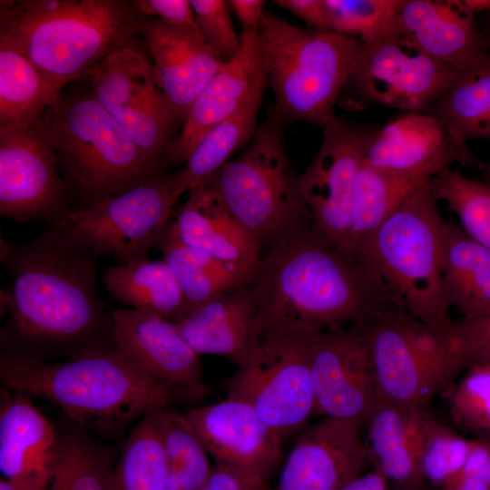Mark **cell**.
<instances>
[{
  "label": "cell",
  "mask_w": 490,
  "mask_h": 490,
  "mask_svg": "<svg viewBox=\"0 0 490 490\" xmlns=\"http://www.w3.org/2000/svg\"><path fill=\"white\" fill-rule=\"evenodd\" d=\"M0 242L9 277L0 356L45 362L116 346L113 309L99 291L100 257L51 228L24 243Z\"/></svg>",
  "instance_id": "1"
},
{
  "label": "cell",
  "mask_w": 490,
  "mask_h": 490,
  "mask_svg": "<svg viewBox=\"0 0 490 490\" xmlns=\"http://www.w3.org/2000/svg\"><path fill=\"white\" fill-rule=\"evenodd\" d=\"M252 285L263 339L363 324L399 304L370 263L311 229L269 249Z\"/></svg>",
  "instance_id": "2"
},
{
  "label": "cell",
  "mask_w": 490,
  "mask_h": 490,
  "mask_svg": "<svg viewBox=\"0 0 490 490\" xmlns=\"http://www.w3.org/2000/svg\"><path fill=\"white\" fill-rule=\"evenodd\" d=\"M0 380L5 388L52 402L73 424L111 440L175 400L117 346L45 362L0 356Z\"/></svg>",
  "instance_id": "3"
},
{
  "label": "cell",
  "mask_w": 490,
  "mask_h": 490,
  "mask_svg": "<svg viewBox=\"0 0 490 490\" xmlns=\"http://www.w3.org/2000/svg\"><path fill=\"white\" fill-rule=\"evenodd\" d=\"M137 0H1L0 39L64 87L142 41Z\"/></svg>",
  "instance_id": "4"
},
{
  "label": "cell",
  "mask_w": 490,
  "mask_h": 490,
  "mask_svg": "<svg viewBox=\"0 0 490 490\" xmlns=\"http://www.w3.org/2000/svg\"><path fill=\"white\" fill-rule=\"evenodd\" d=\"M55 152L70 211H83L160 172L97 99L90 79L61 92L38 120Z\"/></svg>",
  "instance_id": "5"
},
{
  "label": "cell",
  "mask_w": 490,
  "mask_h": 490,
  "mask_svg": "<svg viewBox=\"0 0 490 490\" xmlns=\"http://www.w3.org/2000/svg\"><path fill=\"white\" fill-rule=\"evenodd\" d=\"M258 34L279 116L321 128L338 121L334 107L356 65L359 40L301 28L270 12L264 13Z\"/></svg>",
  "instance_id": "6"
},
{
  "label": "cell",
  "mask_w": 490,
  "mask_h": 490,
  "mask_svg": "<svg viewBox=\"0 0 490 490\" xmlns=\"http://www.w3.org/2000/svg\"><path fill=\"white\" fill-rule=\"evenodd\" d=\"M437 202L429 182L424 184L354 252L377 270L407 311L447 344L453 319L442 283Z\"/></svg>",
  "instance_id": "7"
},
{
  "label": "cell",
  "mask_w": 490,
  "mask_h": 490,
  "mask_svg": "<svg viewBox=\"0 0 490 490\" xmlns=\"http://www.w3.org/2000/svg\"><path fill=\"white\" fill-rule=\"evenodd\" d=\"M286 123L270 105L245 150L208 182L264 250L311 229L299 176L286 150Z\"/></svg>",
  "instance_id": "8"
},
{
  "label": "cell",
  "mask_w": 490,
  "mask_h": 490,
  "mask_svg": "<svg viewBox=\"0 0 490 490\" xmlns=\"http://www.w3.org/2000/svg\"><path fill=\"white\" fill-rule=\"evenodd\" d=\"M184 192L179 170L162 172L94 207L70 211L48 228L82 250L113 257L118 265L148 260Z\"/></svg>",
  "instance_id": "9"
},
{
  "label": "cell",
  "mask_w": 490,
  "mask_h": 490,
  "mask_svg": "<svg viewBox=\"0 0 490 490\" xmlns=\"http://www.w3.org/2000/svg\"><path fill=\"white\" fill-rule=\"evenodd\" d=\"M312 333L276 335L230 377L227 397L250 406L284 441L315 417L310 375Z\"/></svg>",
  "instance_id": "10"
},
{
  "label": "cell",
  "mask_w": 490,
  "mask_h": 490,
  "mask_svg": "<svg viewBox=\"0 0 490 490\" xmlns=\"http://www.w3.org/2000/svg\"><path fill=\"white\" fill-rule=\"evenodd\" d=\"M102 105L161 171L183 120L163 92L143 40L111 54L89 78Z\"/></svg>",
  "instance_id": "11"
},
{
  "label": "cell",
  "mask_w": 490,
  "mask_h": 490,
  "mask_svg": "<svg viewBox=\"0 0 490 490\" xmlns=\"http://www.w3.org/2000/svg\"><path fill=\"white\" fill-rule=\"evenodd\" d=\"M458 74L403 38L359 40V53L344 89L364 103L407 113L424 112Z\"/></svg>",
  "instance_id": "12"
},
{
  "label": "cell",
  "mask_w": 490,
  "mask_h": 490,
  "mask_svg": "<svg viewBox=\"0 0 490 490\" xmlns=\"http://www.w3.org/2000/svg\"><path fill=\"white\" fill-rule=\"evenodd\" d=\"M378 128L338 119L322 128V142L302 175L299 187L313 234L348 250L356 178Z\"/></svg>",
  "instance_id": "13"
},
{
  "label": "cell",
  "mask_w": 490,
  "mask_h": 490,
  "mask_svg": "<svg viewBox=\"0 0 490 490\" xmlns=\"http://www.w3.org/2000/svg\"><path fill=\"white\" fill-rule=\"evenodd\" d=\"M70 208L54 148L39 124L28 129L0 126V214L48 227Z\"/></svg>",
  "instance_id": "14"
},
{
  "label": "cell",
  "mask_w": 490,
  "mask_h": 490,
  "mask_svg": "<svg viewBox=\"0 0 490 490\" xmlns=\"http://www.w3.org/2000/svg\"><path fill=\"white\" fill-rule=\"evenodd\" d=\"M310 375L315 416L365 426L378 393L368 343L358 325L312 333Z\"/></svg>",
  "instance_id": "15"
},
{
  "label": "cell",
  "mask_w": 490,
  "mask_h": 490,
  "mask_svg": "<svg viewBox=\"0 0 490 490\" xmlns=\"http://www.w3.org/2000/svg\"><path fill=\"white\" fill-rule=\"evenodd\" d=\"M185 415L216 464L240 475L255 490H270L284 440L250 406L227 397Z\"/></svg>",
  "instance_id": "16"
},
{
  "label": "cell",
  "mask_w": 490,
  "mask_h": 490,
  "mask_svg": "<svg viewBox=\"0 0 490 490\" xmlns=\"http://www.w3.org/2000/svg\"><path fill=\"white\" fill-rule=\"evenodd\" d=\"M116 346L141 369L168 387L175 400L199 401L209 393L201 356L176 324L133 309H113Z\"/></svg>",
  "instance_id": "17"
},
{
  "label": "cell",
  "mask_w": 490,
  "mask_h": 490,
  "mask_svg": "<svg viewBox=\"0 0 490 490\" xmlns=\"http://www.w3.org/2000/svg\"><path fill=\"white\" fill-rule=\"evenodd\" d=\"M361 430L356 423L331 417L308 426L270 490H341L370 465Z\"/></svg>",
  "instance_id": "18"
},
{
  "label": "cell",
  "mask_w": 490,
  "mask_h": 490,
  "mask_svg": "<svg viewBox=\"0 0 490 490\" xmlns=\"http://www.w3.org/2000/svg\"><path fill=\"white\" fill-rule=\"evenodd\" d=\"M456 162L485 166L434 116L421 112L402 114L379 129L364 158L383 172L420 181H430Z\"/></svg>",
  "instance_id": "19"
},
{
  "label": "cell",
  "mask_w": 490,
  "mask_h": 490,
  "mask_svg": "<svg viewBox=\"0 0 490 490\" xmlns=\"http://www.w3.org/2000/svg\"><path fill=\"white\" fill-rule=\"evenodd\" d=\"M240 49L225 61L191 106L164 166L184 164L193 148L211 128L239 111L267 85L258 31H243Z\"/></svg>",
  "instance_id": "20"
},
{
  "label": "cell",
  "mask_w": 490,
  "mask_h": 490,
  "mask_svg": "<svg viewBox=\"0 0 490 490\" xmlns=\"http://www.w3.org/2000/svg\"><path fill=\"white\" fill-rule=\"evenodd\" d=\"M400 38L458 74L490 58L488 42L462 0H406L398 15Z\"/></svg>",
  "instance_id": "21"
},
{
  "label": "cell",
  "mask_w": 490,
  "mask_h": 490,
  "mask_svg": "<svg viewBox=\"0 0 490 490\" xmlns=\"http://www.w3.org/2000/svg\"><path fill=\"white\" fill-rule=\"evenodd\" d=\"M60 451V432L32 397L3 387L0 470L23 490H47Z\"/></svg>",
  "instance_id": "22"
},
{
  "label": "cell",
  "mask_w": 490,
  "mask_h": 490,
  "mask_svg": "<svg viewBox=\"0 0 490 490\" xmlns=\"http://www.w3.org/2000/svg\"><path fill=\"white\" fill-rule=\"evenodd\" d=\"M200 355L245 364L263 341L262 322L252 281L190 311L175 323Z\"/></svg>",
  "instance_id": "23"
},
{
  "label": "cell",
  "mask_w": 490,
  "mask_h": 490,
  "mask_svg": "<svg viewBox=\"0 0 490 490\" xmlns=\"http://www.w3.org/2000/svg\"><path fill=\"white\" fill-rule=\"evenodd\" d=\"M401 308L396 304L358 325L368 343L378 397L406 409L427 410L438 392L407 341Z\"/></svg>",
  "instance_id": "24"
},
{
  "label": "cell",
  "mask_w": 490,
  "mask_h": 490,
  "mask_svg": "<svg viewBox=\"0 0 490 490\" xmlns=\"http://www.w3.org/2000/svg\"><path fill=\"white\" fill-rule=\"evenodd\" d=\"M163 92L181 118L225 60L205 42L147 16L141 32Z\"/></svg>",
  "instance_id": "25"
},
{
  "label": "cell",
  "mask_w": 490,
  "mask_h": 490,
  "mask_svg": "<svg viewBox=\"0 0 490 490\" xmlns=\"http://www.w3.org/2000/svg\"><path fill=\"white\" fill-rule=\"evenodd\" d=\"M188 193L186 202L170 221L176 237L220 260L256 270L264 250L232 216L216 190L206 183Z\"/></svg>",
  "instance_id": "26"
},
{
  "label": "cell",
  "mask_w": 490,
  "mask_h": 490,
  "mask_svg": "<svg viewBox=\"0 0 490 490\" xmlns=\"http://www.w3.org/2000/svg\"><path fill=\"white\" fill-rule=\"evenodd\" d=\"M428 410V409H427ZM423 411L409 410L378 397L364 426V443L372 468L392 490H421Z\"/></svg>",
  "instance_id": "27"
},
{
  "label": "cell",
  "mask_w": 490,
  "mask_h": 490,
  "mask_svg": "<svg viewBox=\"0 0 490 490\" xmlns=\"http://www.w3.org/2000/svg\"><path fill=\"white\" fill-rule=\"evenodd\" d=\"M441 274L446 299L463 318L490 313V250L453 219L443 220Z\"/></svg>",
  "instance_id": "28"
},
{
  "label": "cell",
  "mask_w": 490,
  "mask_h": 490,
  "mask_svg": "<svg viewBox=\"0 0 490 490\" xmlns=\"http://www.w3.org/2000/svg\"><path fill=\"white\" fill-rule=\"evenodd\" d=\"M102 280L111 297L130 309L174 324L190 312L181 286L164 260L116 264L103 270Z\"/></svg>",
  "instance_id": "29"
},
{
  "label": "cell",
  "mask_w": 490,
  "mask_h": 490,
  "mask_svg": "<svg viewBox=\"0 0 490 490\" xmlns=\"http://www.w3.org/2000/svg\"><path fill=\"white\" fill-rule=\"evenodd\" d=\"M192 309L252 281L255 270L220 260L182 243L170 222L155 241Z\"/></svg>",
  "instance_id": "30"
},
{
  "label": "cell",
  "mask_w": 490,
  "mask_h": 490,
  "mask_svg": "<svg viewBox=\"0 0 490 490\" xmlns=\"http://www.w3.org/2000/svg\"><path fill=\"white\" fill-rule=\"evenodd\" d=\"M64 88L0 39V126L31 128Z\"/></svg>",
  "instance_id": "31"
},
{
  "label": "cell",
  "mask_w": 490,
  "mask_h": 490,
  "mask_svg": "<svg viewBox=\"0 0 490 490\" xmlns=\"http://www.w3.org/2000/svg\"><path fill=\"white\" fill-rule=\"evenodd\" d=\"M429 181L386 173L363 161L353 191L348 250H357L414 191Z\"/></svg>",
  "instance_id": "32"
},
{
  "label": "cell",
  "mask_w": 490,
  "mask_h": 490,
  "mask_svg": "<svg viewBox=\"0 0 490 490\" xmlns=\"http://www.w3.org/2000/svg\"><path fill=\"white\" fill-rule=\"evenodd\" d=\"M263 92L254 94L234 114L208 130L197 142L185 163L179 169L188 192L208 183L258 128Z\"/></svg>",
  "instance_id": "33"
},
{
  "label": "cell",
  "mask_w": 490,
  "mask_h": 490,
  "mask_svg": "<svg viewBox=\"0 0 490 490\" xmlns=\"http://www.w3.org/2000/svg\"><path fill=\"white\" fill-rule=\"evenodd\" d=\"M434 116L459 143L490 139V58L457 78L447 92L424 111Z\"/></svg>",
  "instance_id": "34"
},
{
  "label": "cell",
  "mask_w": 490,
  "mask_h": 490,
  "mask_svg": "<svg viewBox=\"0 0 490 490\" xmlns=\"http://www.w3.org/2000/svg\"><path fill=\"white\" fill-rule=\"evenodd\" d=\"M59 432V456L47 490H113L112 450L72 422Z\"/></svg>",
  "instance_id": "35"
},
{
  "label": "cell",
  "mask_w": 490,
  "mask_h": 490,
  "mask_svg": "<svg viewBox=\"0 0 490 490\" xmlns=\"http://www.w3.org/2000/svg\"><path fill=\"white\" fill-rule=\"evenodd\" d=\"M167 462V490H201L210 475L208 452L185 414L156 411Z\"/></svg>",
  "instance_id": "36"
},
{
  "label": "cell",
  "mask_w": 490,
  "mask_h": 490,
  "mask_svg": "<svg viewBox=\"0 0 490 490\" xmlns=\"http://www.w3.org/2000/svg\"><path fill=\"white\" fill-rule=\"evenodd\" d=\"M113 485V490H167V462L156 411L142 417L131 431L116 460Z\"/></svg>",
  "instance_id": "37"
},
{
  "label": "cell",
  "mask_w": 490,
  "mask_h": 490,
  "mask_svg": "<svg viewBox=\"0 0 490 490\" xmlns=\"http://www.w3.org/2000/svg\"><path fill=\"white\" fill-rule=\"evenodd\" d=\"M429 187L436 201L456 214L465 232L490 250V188L450 167L435 175Z\"/></svg>",
  "instance_id": "38"
},
{
  "label": "cell",
  "mask_w": 490,
  "mask_h": 490,
  "mask_svg": "<svg viewBox=\"0 0 490 490\" xmlns=\"http://www.w3.org/2000/svg\"><path fill=\"white\" fill-rule=\"evenodd\" d=\"M406 0H325L330 31L359 40L397 39Z\"/></svg>",
  "instance_id": "39"
},
{
  "label": "cell",
  "mask_w": 490,
  "mask_h": 490,
  "mask_svg": "<svg viewBox=\"0 0 490 490\" xmlns=\"http://www.w3.org/2000/svg\"><path fill=\"white\" fill-rule=\"evenodd\" d=\"M422 429V475L427 485L442 490L464 466L473 439L460 436L429 410L423 413Z\"/></svg>",
  "instance_id": "40"
},
{
  "label": "cell",
  "mask_w": 490,
  "mask_h": 490,
  "mask_svg": "<svg viewBox=\"0 0 490 490\" xmlns=\"http://www.w3.org/2000/svg\"><path fill=\"white\" fill-rule=\"evenodd\" d=\"M448 392L454 421L475 436L490 434V365H471Z\"/></svg>",
  "instance_id": "41"
},
{
  "label": "cell",
  "mask_w": 490,
  "mask_h": 490,
  "mask_svg": "<svg viewBox=\"0 0 490 490\" xmlns=\"http://www.w3.org/2000/svg\"><path fill=\"white\" fill-rule=\"evenodd\" d=\"M190 1L205 43L225 61L234 57L240 49V37L234 30L228 1Z\"/></svg>",
  "instance_id": "42"
},
{
  "label": "cell",
  "mask_w": 490,
  "mask_h": 490,
  "mask_svg": "<svg viewBox=\"0 0 490 490\" xmlns=\"http://www.w3.org/2000/svg\"><path fill=\"white\" fill-rule=\"evenodd\" d=\"M452 350L471 365H490V313L453 320L447 334Z\"/></svg>",
  "instance_id": "43"
},
{
  "label": "cell",
  "mask_w": 490,
  "mask_h": 490,
  "mask_svg": "<svg viewBox=\"0 0 490 490\" xmlns=\"http://www.w3.org/2000/svg\"><path fill=\"white\" fill-rule=\"evenodd\" d=\"M442 490H490V434L473 438L464 466Z\"/></svg>",
  "instance_id": "44"
},
{
  "label": "cell",
  "mask_w": 490,
  "mask_h": 490,
  "mask_svg": "<svg viewBox=\"0 0 490 490\" xmlns=\"http://www.w3.org/2000/svg\"><path fill=\"white\" fill-rule=\"evenodd\" d=\"M137 2L145 15L158 18L169 26L205 42L191 1L137 0Z\"/></svg>",
  "instance_id": "45"
},
{
  "label": "cell",
  "mask_w": 490,
  "mask_h": 490,
  "mask_svg": "<svg viewBox=\"0 0 490 490\" xmlns=\"http://www.w3.org/2000/svg\"><path fill=\"white\" fill-rule=\"evenodd\" d=\"M273 3L291 12L313 30L331 32L325 0H275Z\"/></svg>",
  "instance_id": "46"
},
{
  "label": "cell",
  "mask_w": 490,
  "mask_h": 490,
  "mask_svg": "<svg viewBox=\"0 0 490 490\" xmlns=\"http://www.w3.org/2000/svg\"><path fill=\"white\" fill-rule=\"evenodd\" d=\"M207 490H255L235 471L215 464L203 485Z\"/></svg>",
  "instance_id": "47"
},
{
  "label": "cell",
  "mask_w": 490,
  "mask_h": 490,
  "mask_svg": "<svg viewBox=\"0 0 490 490\" xmlns=\"http://www.w3.org/2000/svg\"><path fill=\"white\" fill-rule=\"evenodd\" d=\"M230 9L240 20L243 31H258L264 15L262 0H230Z\"/></svg>",
  "instance_id": "48"
},
{
  "label": "cell",
  "mask_w": 490,
  "mask_h": 490,
  "mask_svg": "<svg viewBox=\"0 0 490 490\" xmlns=\"http://www.w3.org/2000/svg\"><path fill=\"white\" fill-rule=\"evenodd\" d=\"M341 490H392L387 479L376 469L350 480Z\"/></svg>",
  "instance_id": "49"
},
{
  "label": "cell",
  "mask_w": 490,
  "mask_h": 490,
  "mask_svg": "<svg viewBox=\"0 0 490 490\" xmlns=\"http://www.w3.org/2000/svg\"><path fill=\"white\" fill-rule=\"evenodd\" d=\"M462 2L466 8L474 15L490 12V0H462Z\"/></svg>",
  "instance_id": "50"
},
{
  "label": "cell",
  "mask_w": 490,
  "mask_h": 490,
  "mask_svg": "<svg viewBox=\"0 0 490 490\" xmlns=\"http://www.w3.org/2000/svg\"><path fill=\"white\" fill-rule=\"evenodd\" d=\"M0 490H23L20 488L17 485H15L14 482L6 479V478H1L0 479Z\"/></svg>",
  "instance_id": "51"
},
{
  "label": "cell",
  "mask_w": 490,
  "mask_h": 490,
  "mask_svg": "<svg viewBox=\"0 0 490 490\" xmlns=\"http://www.w3.org/2000/svg\"><path fill=\"white\" fill-rule=\"evenodd\" d=\"M480 181L490 188V163L485 166Z\"/></svg>",
  "instance_id": "52"
},
{
  "label": "cell",
  "mask_w": 490,
  "mask_h": 490,
  "mask_svg": "<svg viewBox=\"0 0 490 490\" xmlns=\"http://www.w3.org/2000/svg\"><path fill=\"white\" fill-rule=\"evenodd\" d=\"M490 47V12L487 13V19L484 28L482 29Z\"/></svg>",
  "instance_id": "53"
},
{
  "label": "cell",
  "mask_w": 490,
  "mask_h": 490,
  "mask_svg": "<svg viewBox=\"0 0 490 490\" xmlns=\"http://www.w3.org/2000/svg\"><path fill=\"white\" fill-rule=\"evenodd\" d=\"M421 490H438V489H436L429 485H426Z\"/></svg>",
  "instance_id": "54"
},
{
  "label": "cell",
  "mask_w": 490,
  "mask_h": 490,
  "mask_svg": "<svg viewBox=\"0 0 490 490\" xmlns=\"http://www.w3.org/2000/svg\"><path fill=\"white\" fill-rule=\"evenodd\" d=\"M201 490H207V489L204 486H202Z\"/></svg>",
  "instance_id": "55"
}]
</instances>
